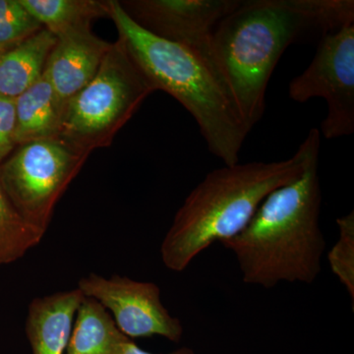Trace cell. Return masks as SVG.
<instances>
[{"instance_id":"cell-1","label":"cell","mask_w":354,"mask_h":354,"mask_svg":"<svg viewBox=\"0 0 354 354\" xmlns=\"http://www.w3.org/2000/svg\"><path fill=\"white\" fill-rule=\"evenodd\" d=\"M354 23L353 0H241L216 26V73L249 129L263 118L268 84L290 44Z\"/></svg>"},{"instance_id":"cell-2","label":"cell","mask_w":354,"mask_h":354,"mask_svg":"<svg viewBox=\"0 0 354 354\" xmlns=\"http://www.w3.org/2000/svg\"><path fill=\"white\" fill-rule=\"evenodd\" d=\"M320 142L314 128L288 160L239 162L209 172L186 197L162 239L165 268L183 272L209 246L239 234L270 193L301 176Z\"/></svg>"},{"instance_id":"cell-3","label":"cell","mask_w":354,"mask_h":354,"mask_svg":"<svg viewBox=\"0 0 354 354\" xmlns=\"http://www.w3.org/2000/svg\"><path fill=\"white\" fill-rule=\"evenodd\" d=\"M319 151L301 176L265 198L255 215L232 239L221 242L235 256L246 285H311L322 271L326 241L320 225L322 191Z\"/></svg>"},{"instance_id":"cell-4","label":"cell","mask_w":354,"mask_h":354,"mask_svg":"<svg viewBox=\"0 0 354 354\" xmlns=\"http://www.w3.org/2000/svg\"><path fill=\"white\" fill-rule=\"evenodd\" d=\"M109 18L153 88L171 95L192 115L209 152L225 165L237 164L251 130L214 69L187 48L140 27L118 0H109Z\"/></svg>"},{"instance_id":"cell-5","label":"cell","mask_w":354,"mask_h":354,"mask_svg":"<svg viewBox=\"0 0 354 354\" xmlns=\"http://www.w3.org/2000/svg\"><path fill=\"white\" fill-rule=\"evenodd\" d=\"M153 92L118 38L93 80L65 104L57 139L88 156L106 148Z\"/></svg>"},{"instance_id":"cell-6","label":"cell","mask_w":354,"mask_h":354,"mask_svg":"<svg viewBox=\"0 0 354 354\" xmlns=\"http://www.w3.org/2000/svg\"><path fill=\"white\" fill-rule=\"evenodd\" d=\"M88 157L57 138L29 142L0 165V183L22 218L46 234L55 205Z\"/></svg>"},{"instance_id":"cell-7","label":"cell","mask_w":354,"mask_h":354,"mask_svg":"<svg viewBox=\"0 0 354 354\" xmlns=\"http://www.w3.org/2000/svg\"><path fill=\"white\" fill-rule=\"evenodd\" d=\"M292 101L306 102L320 97L327 104L321 123L326 139L349 136L354 132V23L319 39L309 66L288 85Z\"/></svg>"},{"instance_id":"cell-8","label":"cell","mask_w":354,"mask_h":354,"mask_svg":"<svg viewBox=\"0 0 354 354\" xmlns=\"http://www.w3.org/2000/svg\"><path fill=\"white\" fill-rule=\"evenodd\" d=\"M77 288L108 310L118 329L132 341L156 335L172 342L183 339V323L165 308L160 288L152 281L118 274L104 278L92 272L78 281Z\"/></svg>"},{"instance_id":"cell-9","label":"cell","mask_w":354,"mask_h":354,"mask_svg":"<svg viewBox=\"0 0 354 354\" xmlns=\"http://www.w3.org/2000/svg\"><path fill=\"white\" fill-rule=\"evenodd\" d=\"M241 2V0H125L120 3L140 27L153 36L187 48L216 73L213 60L214 32L218 23Z\"/></svg>"},{"instance_id":"cell-10","label":"cell","mask_w":354,"mask_h":354,"mask_svg":"<svg viewBox=\"0 0 354 354\" xmlns=\"http://www.w3.org/2000/svg\"><path fill=\"white\" fill-rule=\"evenodd\" d=\"M57 39L44 74L64 109L93 80L111 44L93 34L91 28L65 32Z\"/></svg>"},{"instance_id":"cell-11","label":"cell","mask_w":354,"mask_h":354,"mask_svg":"<svg viewBox=\"0 0 354 354\" xmlns=\"http://www.w3.org/2000/svg\"><path fill=\"white\" fill-rule=\"evenodd\" d=\"M84 295L78 288L32 300L25 332L32 354H64Z\"/></svg>"},{"instance_id":"cell-12","label":"cell","mask_w":354,"mask_h":354,"mask_svg":"<svg viewBox=\"0 0 354 354\" xmlns=\"http://www.w3.org/2000/svg\"><path fill=\"white\" fill-rule=\"evenodd\" d=\"M57 37L48 30L0 53V97L16 99L43 77Z\"/></svg>"},{"instance_id":"cell-13","label":"cell","mask_w":354,"mask_h":354,"mask_svg":"<svg viewBox=\"0 0 354 354\" xmlns=\"http://www.w3.org/2000/svg\"><path fill=\"white\" fill-rule=\"evenodd\" d=\"M14 106L17 146L57 138L64 109L44 74L14 99Z\"/></svg>"},{"instance_id":"cell-14","label":"cell","mask_w":354,"mask_h":354,"mask_svg":"<svg viewBox=\"0 0 354 354\" xmlns=\"http://www.w3.org/2000/svg\"><path fill=\"white\" fill-rule=\"evenodd\" d=\"M132 342L97 300L84 297L64 354H124Z\"/></svg>"},{"instance_id":"cell-15","label":"cell","mask_w":354,"mask_h":354,"mask_svg":"<svg viewBox=\"0 0 354 354\" xmlns=\"http://www.w3.org/2000/svg\"><path fill=\"white\" fill-rule=\"evenodd\" d=\"M41 27L55 37L91 28L93 21L109 17V0H20Z\"/></svg>"},{"instance_id":"cell-16","label":"cell","mask_w":354,"mask_h":354,"mask_svg":"<svg viewBox=\"0 0 354 354\" xmlns=\"http://www.w3.org/2000/svg\"><path fill=\"white\" fill-rule=\"evenodd\" d=\"M44 235L14 208L0 183V267L24 257L41 243Z\"/></svg>"},{"instance_id":"cell-17","label":"cell","mask_w":354,"mask_h":354,"mask_svg":"<svg viewBox=\"0 0 354 354\" xmlns=\"http://www.w3.org/2000/svg\"><path fill=\"white\" fill-rule=\"evenodd\" d=\"M339 239L328 252L333 274L346 288L354 307V212L337 220Z\"/></svg>"},{"instance_id":"cell-18","label":"cell","mask_w":354,"mask_h":354,"mask_svg":"<svg viewBox=\"0 0 354 354\" xmlns=\"http://www.w3.org/2000/svg\"><path fill=\"white\" fill-rule=\"evenodd\" d=\"M43 29L20 0H0V53L11 50Z\"/></svg>"},{"instance_id":"cell-19","label":"cell","mask_w":354,"mask_h":354,"mask_svg":"<svg viewBox=\"0 0 354 354\" xmlns=\"http://www.w3.org/2000/svg\"><path fill=\"white\" fill-rule=\"evenodd\" d=\"M16 148L14 100L0 97V165Z\"/></svg>"},{"instance_id":"cell-20","label":"cell","mask_w":354,"mask_h":354,"mask_svg":"<svg viewBox=\"0 0 354 354\" xmlns=\"http://www.w3.org/2000/svg\"><path fill=\"white\" fill-rule=\"evenodd\" d=\"M124 354H155L152 353H149V351H144L141 348H139L134 342H130L128 344L127 351H125ZM167 354H196L195 351H193L192 348H187V346H183V348H179L176 349V351H171V353Z\"/></svg>"}]
</instances>
